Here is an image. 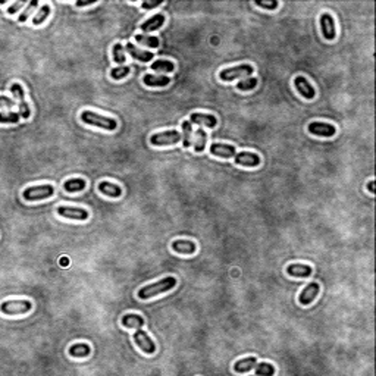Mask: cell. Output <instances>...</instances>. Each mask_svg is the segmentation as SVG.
I'll list each match as a JSON object with an SVG mask.
<instances>
[{
	"instance_id": "obj_2",
	"label": "cell",
	"mask_w": 376,
	"mask_h": 376,
	"mask_svg": "<svg viewBox=\"0 0 376 376\" xmlns=\"http://www.w3.org/2000/svg\"><path fill=\"white\" fill-rule=\"evenodd\" d=\"M81 121L87 125H93V127H98L101 130H106V131H115L116 127H118V122L116 119L114 118H109V116H101V115H97L91 111H84L81 114Z\"/></svg>"
},
{
	"instance_id": "obj_1",
	"label": "cell",
	"mask_w": 376,
	"mask_h": 376,
	"mask_svg": "<svg viewBox=\"0 0 376 376\" xmlns=\"http://www.w3.org/2000/svg\"><path fill=\"white\" fill-rule=\"evenodd\" d=\"M175 285H177V279H175L174 277H166V278L160 279V281H157V282H154V284H150V285L143 287V288L138 291L137 295H138L140 300H148V298H151V297H156V295H159V294H163V293H166V291L175 288Z\"/></svg>"
},
{
	"instance_id": "obj_34",
	"label": "cell",
	"mask_w": 376,
	"mask_h": 376,
	"mask_svg": "<svg viewBox=\"0 0 376 376\" xmlns=\"http://www.w3.org/2000/svg\"><path fill=\"white\" fill-rule=\"evenodd\" d=\"M257 82L259 81L256 78H245V80H243V81H240L237 84V88L240 91H250V90H253L257 85Z\"/></svg>"
},
{
	"instance_id": "obj_39",
	"label": "cell",
	"mask_w": 376,
	"mask_h": 376,
	"mask_svg": "<svg viewBox=\"0 0 376 376\" xmlns=\"http://www.w3.org/2000/svg\"><path fill=\"white\" fill-rule=\"evenodd\" d=\"M256 5L259 6V8H264V9H271V11H274V9H277L278 8V2H262V0H256Z\"/></svg>"
},
{
	"instance_id": "obj_31",
	"label": "cell",
	"mask_w": 376,
	"mask_h": 376,
	"mask_svg": "<svg viewBox=\"0 0 376 376\" xmlns=\"http://www.w3.org/2000/svg\"><path fill=\"white\" fill-rule=\"evenodd\" d=\"M256 375L257 376H274L275 375V366L271 363H259L256 366Z\"/></svg>"
},
{
	"instance_id": "obj_15",
	"label": "cell",
	"mask_w": 376,
	"mask_h": 376,
	"mask_svg": "<svg viewBox=\"0 0 376 376\" xmlns=\"http://www.w3.org/2000/svg\"><path fill=\"white\" fill-rule=\"evenodd\" d=\"M294 85H295L297 91H298L304 98H307V100L314 98V96H316L314 88L310 85V82H309L304 77H297V78L294 80Z\"/></svg>"
},
{
	"instance_id": "obj_28",
	"label": "cell",
	"mask_w": 376,
	"mask_h": 376,
	"mask_svg": "<svg viewBox=\"0 0 376 376\" xmlns=\"http://www.w3.org/2000/svg\"><path fill=\"white\" fill-rule=\"evenodd\" d=\"M91 353V348L90 345L87 344H74L71 348H69V354L72 357H77V359H81V357H87L90 356Z\"/></svg>"
},
{
	"instance_id": "obj_13",
	"label": "cell",
	"mask_w": 376,
	"mask_h": 376,
	"mask_svg": "<svg viewBox=\"0 0 376 376\" xmlns=\"http://www.w3.org/2000/svg\"><path fill=\"white\" fill-rule=\"evenodd\" d=\"M319 284L317 282H310L301 293H300V295H298V301H300V304L301 306H309L310 303H313L314 301V298L317 297V294H319Z\"/></svg>"
},
{
	"instance_id": "obj_38",
	"label": "cell",
	"mask_w": 376,
	"mask_h": 376,
	"mask_svg": "<svg viewBox=\"0 0 376 376\" xmlns=\"http://www.w3.org/2000/svg\"><path fill=\"white\" fill-rule=\"evenodd\" d=\"M15 106V100L6 96H0V109H12Z\"/></svg>"
},
{
	"instance_id": "obj_43",
	"label": "cell",
	"mask_w": 376,
	"mask_h": 376,
	"mask_svg": "<svg viewBox=\"0 0 376 376\" xmlns=\"http://www.w3.org/2000/svg\"><path fill=\"white\" fill-rule=\"evenodd\" d=\"M373 187H375V182H373V181H370V182H369V185H367V190H369L370 193H373V191H375V188H373Z\"/></svg>"
},
{
	"instance_id": "obj_3",
	"label": "cell",
	"mask_w": 376,
	"mask_h": 376,
	"mask_svg": "<svg viewBox=\"0 0 376 376\" xmlns=\"http://www.w3.org/2000/svg\"><path fill=\"white\" fill-rule=\"evenodd\" d=\"M33 309L31 301L28 300H8L0 304V311L6 316H16V314H25Z\"/></svg>"
},
{
	"instance_id": "obj_27",
	"label": "cell",
	"mask_w": 376,
	"mask_h": 376,
	"mask_svg": "<svg viewBox=\"0 0 376 376\" xmlns=\"http://www.w3.org/2000/svg\"><path fill=\"white\" fill-rule=\"evenodd\" d=\"M64 188L66 193H78L85 188V181L82 178H74L64 184Z\"/></svg>"
},
{
	"instance_id": "obj_9",
	"label": "cell",
	"mask_w": 376,
	"mask_h": 376,
	"mask_svg": "<svg viewBox=\"0 0 376 376\" xmlns=\"http://www.w3.org/2000/svg\"><path fill=\"white\" fill-rule=\"evenodd\" d=\"M134 341H135V344H137L146 354H153V353L156 351L154 343L151 341V338H150L141 328H137V329H135Z\"/></svg>"
},
{
	"instance_id": "obj_17",
	"label": "cell",
	"mask_w": 376,
	"mask_h": 376,
	"mask_svg": "<svg viewBox=\"0 0 376 376\" xmlns=\"http://www.w3.org/2000/svg\"><path fill=\"white\" fill-rule=\"evenodd\" d=\"M311 267L307 266V264H298V263H294V264H290L287 267V274L290 277H294V278H307L311 275Z\"/></svg>"
},
{
	"instance_id": "obj_16",
	"label": "cell",
	"mask_w": 376,
	"mask_h": 376,
	"mask_svg": "<svg viewBox=\"0 0 376 376\" xmlns=\"http://www.w3.org/2000/svg\"><path fill=\"white\" fill-rule=\"evenodd\" d=\"M190 122L197 124V125H204L207 128H214V127H216V124H218L216 116L207 115V114H191Z\"/></svg>"
},
{
	"instance_id": "obj_23",
	"label": "cell",
	"mask_w": 376,
	"mask_h": 376,
	"mask_svg": "<svg viewBox=\"0 0 376 376\" xmlns=\"http://www.w3.org/2000/svg\"><path fill=\"white\" fill-rule=\"evenodd\" d=\"M122 325L128 329H137V328H143L144 325V319L140 314H125L122 317Z\"/></svg>"
},
{
	"instance_id": "obj_36",
	"label": "cell",
	"mask_w": 376,
	"mask_h": 376,
	"mask_svg": "<svg viewBox=\"0 0 376 376\" xmlns=\"http://www.w3.org/2000/svg\"><path fill=\"white\" fill-rule=\"evenodd\" d=\"M37 5H38L37 0H33V2H30V3H28V6H27V9L19 15L18 21H19V22H25V21L31 16V14L34 12V9L37 8Z\"/></svg>"
},
{
	"instance_id": "obj_37",
	"label": "cell",
	"mask_w": 376,
	"mask_h": 376,
	"mask_svg": "<svg viewBox=\"0 0 376 376\" xmlns=\"http://www.w3.org/2000/svg\"><path fill=\"white\" fill-rule=\"evenodd\" d=\"M130 74V66H118L111 71V77L114 80H122Z\"/></svg>"
},
{
	"instance_id": "obj_21",
	"label": "cell",
	"mask_w": 376,
	"mask_h": 376,
	"mask_svg": "<svg viewBox=\"0 0 376 376\" xmlns=\"http://www.w3.org/2000/svg\"><path fill=\"white\" fill-rule=\"evenodd\" d=\"M98 191L101 194L107 196V197H112V198H116L122 194L121 187H118L116 184H112V182H106V181L98 184Z\"/></svg>"
},
{
	"instance_id": "obj_26",
	"label": "cell",
	"mask_w": 376,
	"mask_h": 376,
	"mask_svg": "<svg viewBox=\"0 0 376 376\" xmlns=\"http://www.w3.org/2000/svg\"><path fill=\"white\" fill-rule=\"evenodd\" d=\"M206 140H207V134L204 132V130H197L193 138V146L196 153H201L206 148Z\"/></svg>"
},
{
	"instance_id": "obj_10",
	"label": "cell",
	"mask_w": 376,
	"mask_h": 376,
	"mask_svg": "<svg viewBox=\"0 0 376 376\" xmlns=\"http://www.w3.org/2000/svg\"><path fill=\"white\" fill-rule=\"evenodd\" d=\"M309 132L317 137H334L337 132V128L325 122H311L309 125Z\"/></svg>"
},
{
	"instance_id": "obj_25",
	"label": "cell",
	"mask_w": 376,
	"mask_h": 376,
	"mask_svg": "<svg viewBox=\"0 0 376 376\" xmlns=\"http://www.w3.org/2000/svg\"><path fill=\"white\" fill-rule=\"evenodd\" d=\"M181 141L184 148H188L193 144V127L190 121H184L182 122V135H181Z\"/></svg>"
},
{
	"instance_id": "obj_22",
	"label": "cell",
	"mask_w": 376,
	"mask_h": 376,
	"mask_svg": "<svg viewBox=\"0 0 376 376\" xmlns=\"http://www.w3.org/2000/svg\"><path fill=\"white\" fill-rule=\"evenodd\" d=\"M143 81H144V84H146L147 87H166V85L171 82V80H169L168 77H163V75H151V74L144 75Z\"/></svg>"
},
{
	"instance_id": "obj_40",
	"label": "cell",
	"mask_w": 376,
	"mask_h": 376,
	"mask_svg": "<svg viewBox=\"0 0 376 376\" xmlns=\"http://www.w3.org/2000/svg\"><path fill=\"white\" fill-rule=\"evenodd\" d=\"M162 3H163L162 0H156V2H143V3H141V8H143V9H153V8L160 6Z\"/></svg>"
},
{
	"instance_id": "obj_41",
	"label": "cell",
	"mask_w": 376,
	"mask_h": 376,
	"mask_svg": "<svg viewBox=\"0 0 376 376\" xmlns=\"http://www.w3.org/2000/svg\"><path fill=\"white\" fill-rule=\"evenodd\" d=\"M22 6H24V2H16V3H14V5L8 9V14H9V15H14V14H16Z\"/></svg>"
},
{
	"instance_id": "obj_32",
	"label": "cell",
	"mask_w": 376,
	"mask_h": 376,
	"mask_svg": "<svg viewBox=\"0 0 376 376\" xmlns=\"http://www.w3.org/2000/svg\"><path fill=\"white\" fill-rule=\"evenodd\" d=\"M50 15V6L49 5H44L40 8V11L35 14V16L33 18V25H41Z\"/></svg>"
},
{
	"instance_id": "obj_4",
	"label": "cell",
	"mask_w": 376,
	"mask_h": 376,
	"mask_svg": "<svg viewBox=\"0 0 376 376\" xmlns=\"http://www.w3.org/2000/svg\"><path fill=\"white\" fill-rule=\"evenodd\" d=\"M55 194V188L51 185H35V187H28L24 190V198L27 201H35V200H43L49 198Z\"/></svg>"
},
{
	"instance_id": "obj_44",
	"label": "cell",
	"mask_w": 376,
	"mask_h": 376,
	"mask_svg": "<svg viewBox=\"0 0 376 376\" xmlns=\"http://www.w3.org/2000/svg\"><path fill=\"white\" fill-rule=\"evenodd\" d=\"M61 263H62V264H64V266H66V264H68V263H69V262H68V259H66V257H64V259H62V260H61Z\"/></svg>"
},
{
	"instance_id": "obj_7",
	"label": "cell",
	"mask_w": 376,
	"mask_h": 376,
	"mask_svg": "<svg viewBox=\"0 0 376 376\" xmlns=\"http://www.w3.org/2000/svg\"><path fill=\"white\" fill-rule=\"evenodd\" d=\"M56 212H58L59 216L68 218V219H74V221H85V219H88V212L85 209H80V207L59 206Z\"/></svg>"
},
{
	"instance_id": "obj_18",
	"label": "cell",
	"mask_w": 376,
	"mask_h": 376,
	"mask_svg": "<svg viewBox=\"0 0 376 376\" xmlns=\"http://www.w3.org/2000/svg\"><path fill=\"white\" fill-rule=\"evenodd\" d=\"M124 50H127L134 59L141 61V62H148V61L153 59V53H151V51H144V50L135 47V46L131 44V43H128V44L124 47Z\"/></svg>"
},
{
	"instance_id": "obj_8",
	"label": "cell",
	"mask_w": 376,
	"mask_h": 376,
	"mask_svg": "<svg viewBox=\"0 0 376 376\" xmlns=\"http://www.w3.org/2000/svg\"><path fill=\"white\" fill-rule=\"evenodd\" d=\"M11 91H12V94H15V97L18 98V101H19V116L21 118H24V119H27V118H30V115H31V111H30V106H28V103L25 101V93H24V88H22V85L19 84V82H14L12 84V87H11Z\"/></svg>"
},
{
	"instance_id": "obj_29",
	"label": "cell",
	"mask_w": 376,
	"mask_h": 376,
	"mask_svg": "<svg viewBox=\"0 0 376 376\" xmlns=\"http://www.w3.org/2000/svg\"><path fill=\"white\" fill-rule=\"evenodd\" d=\"M174 69H175V65L171 61H165V59L156 61L151 65V71H159V72H172Z\"/></svg>"
},
{
	"instance_id": "obj_11",
	"label": "cell",
	"mask_w": 376,
	"mask_h": 376,
	"mask_svg": "<svg viewBox=\"0 0 376 376\" xmlns=\"http://www.w3.org/2000/svg\"><path fill=\"white\" fill-rule=\"evenodd\" d=\"M235 163L241 166H248V168H256L260 165V157L256 153L251 151H241L235 154Z\"/></svg>"
},
{
	"instance_id": "obj_33",
	"label": "cell",
	"mask_w": 376,
	"mask_h": 376,
	"mask_svg": "<svg viewBox=\"0 0 376 376\" xmlns=\"http://www.w3.org/2000/svg\"><path fill=\"white\" fill-rule=\"evenodd\" d=\"M114 61L116 62V64H125V55H124V46L122 44H119V43H116V44H114Z\"/></svg>"
},
{
	"instance_id": "obj_19",
	"label": "cell",
	"mask_w": 376,
	"mask_h": 376,
	"mask_svg": "<svg viewBox=\"0 0 376 376\" xmlns=\"http://www.w3.org/2000/svg\"><path fill=\"white\" fill-rule=\"evenodd\" d=\"M165 24V15L163 14H156L154 16H151L150 19H147L146 22L141 24V31H156Z\"/></svg>"
},
{
	"instance_id": "obj_5",
	"label": "cell",
	"mask_w": 376,
	"mask_h": 376,
	"mask_svg": "<svg viewBox=\"0 0 376 376\" xmlns=\"http://www.w3.org/2000/svg\"><path fill=\"white\" fill-rule=\"evenodd\" d=\"M181 134L177 130H171L166 132H157L153 134L150 137V143L151 146H157V147H162V146H172L177 144L178 141H181Z\"/></svg>"
},
{
	"instance_id": "obj_30",
	"label": "cell",
	"mask_w": 376,
	"mask_h": 376,
	"mask_svg": "<svg viewBox=\"0 0 376 376\" xmlns=\"http://www.w3.org/2000/svg\"><path fill=\"white\" fill-rule=\"evenodd\" d=\"M134 37H135L137 43H140V44H144V46H147V47H153V49L159 47V38H157V37H154V35L137 34V35H134Z\"/></svg>"
},
{
	"instance_id": "obj_12",
	"label": "cell",
	"mask_w": 376,
	"mask_h": 376,
	"mask_svg": "<svg viewBox=\"0 0 376 376\" xmlns=\"http://www.w3.org/2000/svg\"><path fill=\"white\" fill-rule=\"evenodd\" d=\"M320 30L327 40L335 38V22H334V18L327 12L320 15Z\"/></svg>"
},
{
	"instance_id": "obj_14",
	"label": "cell",
	"mask_w": 376,
	"mask_h": 376,
	"mask_svg": "<svg viewBox=\"0 0 376 376\" xmlns=\"http://www.w3.org/2000/svg\"><path fill=\"white\" fill-rule=\"evenodd\" d=\"M210 153H212L213 156L224 157V159H231V157H235V154H237L234 146L221 144V143H213V144L210 146Z\"/></svg>"
},
{
	"instance_id": "obj_24",
	"label": "cell",
	"mask_w": 376,
	"mask_h": 376,
	"mask_svg": "<svg viewBox=\"0 0 376 376\" xmlns=\"http://www.w3.org/2000/svg\"><path fill=\"white\" fill-rule=\"evenodd\" d=\"M256 364H257V359L256 357H245V359H241V360L235 361L234 370L237 373H245L248 370H251Z\"/></svg>"
},
{
	"instance_id": "obj_6",
	"label": "cell",
	"mask_w": 376,
	"mask_h": 376,
	"mask_svg": "<svg viewBox=\"0 0 376 376\" xmlns=\"http://www.w3.org/2000/svg\"><path fill=\"white\" fill-rule=\"evenodd\" d=\"M254 72V68L251 65H238L234 68H228V69H222L219 77L224 81H232L241 77H248Z\"/></svg>"
},
{
	"instance_id": "obj_20",
	"label": "cell",
	"mask_w": 376,
	"mask_h": 376,
	"mask_svg": "<svg viewBox=\"0 0 376 376\" xmlns=\"http://www.w3.org/2000/svg\"><path fill=\"white\" fill-rule=\"evenodd\" d=\"M172 250L181 254H194L197 247L193 241H187V240H177L172 243Z\"/></svg>"
},
{
	"instance_id": "obj_42",
	"label": "cell",
	"mask_w": 376,
	"mask_h": 376,
	"mask_svg": "<svg viewBox=\"0 0 376 376\" xmlns=\"http://www.w3.org/2000/svg\"><path fill=\"white\" fill-rule=\"evenodd\" d=\"M96 3V0H90V2H77L75 5L78 6V8H81V6H91V5H94Z\"/></svg>"
},
{
	"instance_id": "obj_35",
	"label": "cell",
	"mask_w": 376,
	"mask_h": 376,
	"mask_svg": "<svg viewBox=\"0 0 376 376\" xmlns=\"http://www.w3.org/2000/svg\"><path fill=\"white\" fill-rule=\"evenodd\" d=\"M19 114L9 112V114H0V124H18L19 122Z\"/></svg>"
}]
</instances>
